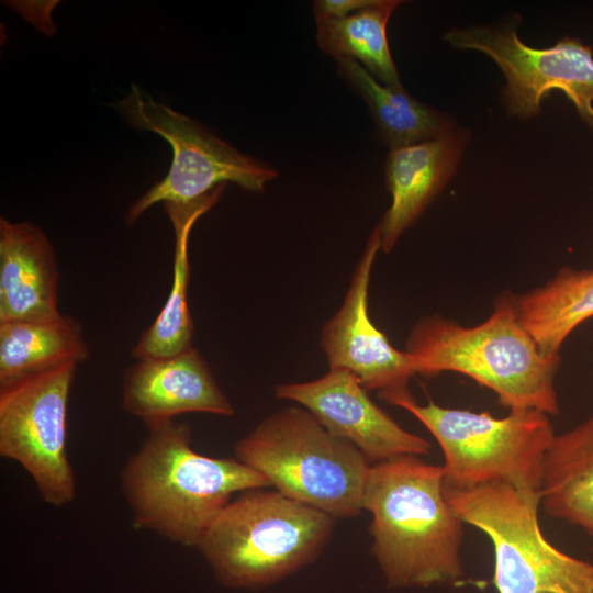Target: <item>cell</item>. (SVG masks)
Masks as SVG:
<instances>
[{
  "mask_svg": "<svg viewBox=\"0 0 593 593\" xmlns=\"http://www.w3.org/2000/svg\"><path fill=\"white\" fill-rule=\"evenodd\" d=\"M363 510L372 552L390 588H426L463 577V522L445 494L443 466L418 456L371 465Z\"/></svg>",
  "mask_w": 593,
  "mask_h": 593,
  "instance_id": "obj_1",
  "label": "cell"
},
{
  "mask_svg": "<svg viewBox=\"0 0 593 593\" xmlns=\"http://www.w3.org/2000/svg\"><path fill=\"white\" fill-rule=\"evenodd\" d=\"M120 480L133 526L184 547H197L235 493L270 486L236 458L197 452L191 427L176 421L148 429Z\"/></svg>",
  "mask_w": 593,
  "mask_h": 593,
  "instance_id": "obj_2",
  "label": "cell"
},
{
  "mask_svg": "<svg viewBox=\"0 0 593 593\" xmlns=\"http://www.w3.org/2000/svg\"><path fill=\"white\" fill-rule=\"evenodd\" d=\"M404 350L416 374L467 376L493 391L510 412H560L555 379L561 356L540 351L519 323L511 292L497 295L491 315L475 326H461L438 314L422 317Z\"/></svg>",
  "mask_w": 593,
  "mask_h": 593,
  "instance_id": "obj_3",
  "label": "cell"
},
{
  "mask_svg": "<svg viewBox=\"0 0 593 593\" xmlns=\"http://www.w3.org/2000/svg\"><path fill=\"white\" fill-rule=\"evenodd\" d=\"M253 489L232 499L197 548L216 580L230 589H259L312 562L335 518L279 491Z\"/></svg>",
  "mask_w": 593,
  "mask_h": 593,
  "instance_id": "obj_4",
  "label": "cell"
},
{
  "mask_svg": "<svg viewBox=\"0 0 593 593\" xmlns=\"http://www.w3.org/2000/svg\"><path fill=\"white\" fill-rule=\"evenodd\" d=\"M234 451L270 486L335 519L357 516L363 510L371 463L302 406L273 412L240 438Z\"/></svg>",
  "mask_w": 593,
  "mask_h": 593,
  "instance_id": "obj_5",
  "label": "cell"
},
{
  "mask_svg": "<svg viewBox=\"0 0 593 593\" xmlns=\"http://www.w3.org/2000/svg\"><path fill=\"white\" fill-rule=\"evenodd\" d=\"M395 406L416 417L439 444L445 486L506 483L540 491L545 456L556 435L548 414L530 410L494 417L433 401L418 404L413 395Z\"/></svg>",
  "mask_w": 593,
  "mask_h": 593,
  "instance_id": "obj_6",
  "label": "cell"
},
{
  "mask_svg": "<svg viewBox=\"0 0 593 593\" xmlns=\"http://www.w3.org/2000/svg\"><path fill=\"white\" fill-rule=\"evenodd\" d=\"M445 494L461 521L491 540L499 593H593V564L557 549L542 535L540 491L490 483L445 486Z\"/></svg>",
  "mask_w": 593,
  "mask_h": 593,
  "instance_id": "obj_7",
  "label": "cell"
},
{
  "mask_svg": "<svg viewBox=\"0 0 593 593\" xmlns=\"http://www.w3.org/2000/svg\"><path fill=\"white\" fill-rule=\"evenodd\" d=\"M112 107L130 125L160 135L172 148L168 174L130 206L127 225L159 202L189 203L227 182L262 192L279 176L266 161L240 153L192 119L150 99L135 83Z\"/></svg>",
  "mask_w": 593,
  "mask_h": 593,
  "instance_id": "obj_8",
  "label": "cell"
},
{
  "mask_svg": "<svg viewBox=\"0 0 593 593\" xmlns=\"http://www.w3.org/2000/svg\"><path fill=\"white\" fill-rule=\"evenodd\" d=\"M78 363L0 388V455L20 465L41 499L59 507L76 499L67 448L68 402Z\"/></svg>",
  "mask_w": 593,
  "mask_h": 593,
  "instance_id": "obj_9",
  "label": "cell"
},
{
  "mask_svg": "<svg viewBox=\"0 0 593 593\" xmlns=\"http://www.w3.org/2000/svg\"><path fill=\"white\" fill-rule=\"evenodd\" d=\"M445 40L459 49L486 54L502 70L504 103L510 113L528 119L553 89L561 90L583 119L593 111V53L580 40L566 37L547 48L524 44L514 29H452Z\"/></svg>",
  "mask_w": 593,
  "mask_h": 593,
  "instance_id": "obj_10",
  "label": "cell"
},
{
  "mask_svg": "<svg viewBox=\"0 0 593 593\" xmlns=\"http://www.w3.org/2000/svg\"><path fill=\"white\" fill-rule=\"evenodd\" d=\"M380 249L377 225L354 269L342 306L322 327L320 344L329 369L349 372L366 390H377L382 400L395 405L412 395L409 383L416 373L407 353L396 349L369 314L371 272Z\"/></svg>",
  "mask_w": 593,
  "mask_h": 593,
  "instance_id": "obj_11",
  "label": "cell"
},
{
  "mask_svg": "<svg viewBox=\"0 0 593 593\" xmlns=\"http://www.w3.org/2000/svg\"><path fill=\"white\" fill-rule=\"evenodd\" d=\"M275 395L307 410L332 435L355 446L371 465L423 456L430 444L400 426L349 372L329 369L306 382L277 384Z\"/></svg>",
  "mask_w": 593,
  "mask_h": 593,
  "instance_id": "obj_12",
  "label": "cell"
},
{
  "mask_svg": "<svg viewBox=\"0 0 593 593\" xmlns=\"http://www.w3.org/2000/svg\"><path fill=\"white\" fill-rule=\"evenodd\" d=\"M122 406L147 429L186 413L232 416L235 410L193 346L175 355L138 359L125 372Z\"/></svg>",
  "mask_w": 593,
  "mask_h": 593,
  "instance_id": "obj_13",
  "label": "cell"
},
{
  "mask_svg": "<svg viewBox=\"0 0 593 593\" xmlns=\"http://www.w3.org/2000/svg\"><path fill=\"white\" fill-rule=\"evenodd\" d=\"M468 135L451 131L414 145L390 149L385 164V186L391 205L378 224L381 250L390 253L454 176Z\"/></svg>",
  "mask_w": 593,
  "mask_h": 593,
  "instance_id": "obj_14",
  "label": "cell"
},
{
  "mask_svg": "<svg viewBox=\"0 0 593 593\" xmlns=\"http://www.w3.org/2000/svg\"><path fill=\"white\" fill-rule=\"evenodd\" d=\"M59 275L53 246L30 222L0 219V322L60 314Z\"/></svg>",
  "mask_w": 593,
  "mask_h": 593,
  "instance_id": "obj_15",
  "label": "cell"
},
{
  "mask_svg": "<svg viewBox=\"0 0 593 593\" xmlns=\"http://www.w3.org/2000/svg\"><path fill=\"white\" fill-rule=\"evenodd\" d=\"M225 186L189 203H164L175 232L172 283L159 314L133 348L137 360L175 355L192 346L193 322L188 303L190 233L198 219L217 203Z\"/></svg>",
  "mask_w": 593,
  "mask_h": 593,
  "instance_id": "obj_16",
  "label": "cell"
},
{
  "mask_svg": "<svg viewBox=\"0 0 593 593\" xmlns=\"http://www.w3.org/2000/svg\"><path fill=\"white\" fill-rule=\"evenodd\" d=\"M540 506L593 539V412L555 435L544 460Z\"/></svg>",
  "mask_w": 593,
  "mask_h": 593,
  "instance_id": "obj_17",
  "label": "cell"
},
{
  "mask_svg": "<svg viewBox=\"0 0 593 593\" xmlns=\"http://www.w3.org/2000/svg\"><path fill=\"white\" fill-rule=\"evenodd\" d=\"M89 356L81 324L69 315L0 322V388Z\"/></svg>",
  "mask_w": 593,
  "mask_h": 593,
  "instance_id": "obj_18",
  "label": "cell"
},
{
  "mask_svg": "<svg viewBox=\"0 0 593 593\" xmlns=\"http://www.w3.org/2000/svg\"><path fill=\"white\" fill-rule=\"evenodd\" d=\"M336 68L368 105L376 133L390 149L425 142L455 128L446 113L414 99L403 86L379 82L358 61L337 59Z\"/></svg>",
  "mask_w": 593,
  "mask_h": 593,
  "instance_id": "obj_19",
  "label": "cell"
},
{
  "mask_svg": "<svg viewBox=\"0 0 593 593\" xmlns=\"http://www.w3.org/2000/svg\"><path fill=\"white\" fill-rule=\"evenodd\" d=\"M514 303L540 351L560 354L567 337L593 316V269L563 267L544 286L514 294Z\"/></svg>",
  "mask_w": 593,
  "mask_h": 593,
  "instance_id": "obj_20",
  "label": "cell"
},
{
  "mask_svg": "<svg viewBox=\"0 0 593 593\" xmlns=\"http://www.w3.org/2000/svg\"><path fill=\"white\" fill-rule=\"evenodd\" d=\"M401 3L399 0H374L345 18L316 22L320 49L336 60L358 61L385 86L401 87L387 38L388 21Z\"/></svg>",
  "mask_w": 593,
  "mask_h": 593,
  "instance_id": "obj_21",
  "label": "cell"
},
{
  "mask_svg": "<svg viewBox=\"0 0 593 593\" xmlns=\"http://www.w3.org/2000/svg\"><path fill=\"white\" fill-rule=\"evenodd\" d=\"M374 0H316L313 14L316 22L342 19L373 3Z\"/></svg>",
  "mask_w": 593,
  "mask_h": 593,
  "instance_id": "obj_22",
  "label": "cell"
},
{
  "mask_svg": "<svg viewBox=\"0 0 593 593\" xmlns=\"http://www.w3.org/2000/svg\"><path fill=\"white\" fill-rule=\"evenodd\" d=\"M586 123L593 128V111H591L586 116L583 118Z\"/></svg>",
  "mask_w": 593,
  "mask_h": 593,
  "instance_id": "obj_23",
  "label": "cell"
}]
</instances>
